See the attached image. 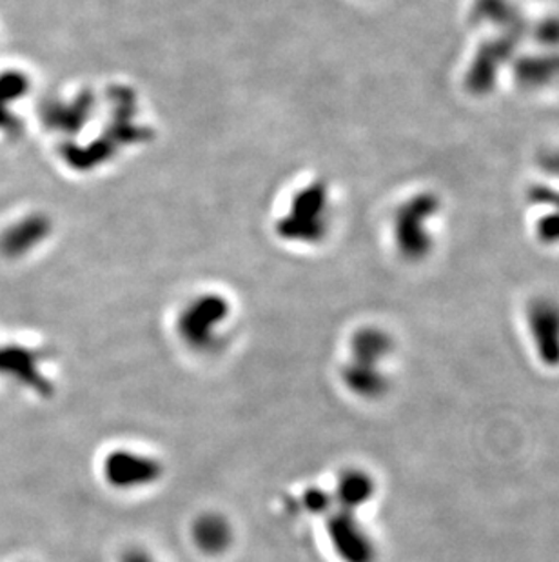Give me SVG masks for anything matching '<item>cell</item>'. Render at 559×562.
Listing matches in <instances>:
<instances>
[{"label":"cell","instance_id":"6","mask_svg":"<svg viewBox=\"0 0 559 562\" xmlns=\"http://www.w3.org/2000/svg\"><path fill=\"white\" fill-rule=\"evenodd\" d=\"M342 381L349 392L367 401L380 398L389 390V376L381 372L380 367L353 359L343 368Z\"/></svg>","mask_w":559,"mask_h":562},{"label":"cell","instance_id":"5","mask_svg":"<svg viewBox=\"0 0 559 562\" xmlns=\"http://www.w3.org/2000/svg\"><path fill=\"white\" fill-rule=\"evenodd\" d=\"M376 494L375 479L360 468H349L340 475L336 483L333 501L336 508L358 512L369 504Z\"/></svg>","mask_w":559,"mask_h":562},{"label":"cell","instance_id":"8","mask_svg":"<svg viewBox=\"0 0 559 562\" xmlns=\"http://www.w3.org/2000/svg\"><path fill=\"white\" fill-rule=\"evenodd\" d=\"M391 345L386 335L380 331H362L353 340V361L365 362V364H375L380 367L384 359L389 356Z\"/></svg>","mask_w":559,"mask_h":562},{"label":"cell","instance_id":"4","mask_svg":"<svg viewBox=\"0 0 559 562\" xmlns=\"http://www.w3.org/2000/svg\"><path fill=\"white\" fill-rule=\"evenodd\" d=\"M0 373L11 375L24 386L32 387L43 397H49L54 393V386L41 372V359L37 353L24 348L11 346L8 350H0Z\"/></svg>","mask_w":559,"mask_h":562},{"label":"cell","instance_id":"10","mask_svg":"<svg viewBox=\"0 0 559 562\" xmlns=\"http://www.w3.org/2000/svg\"><path fill=\"white\" fill-rule=\"evenodd\" d=\"M121 562H159L157 559L151 555V553L146 552L142 548H129L126 552L122 553Z\"/></svg>","mask_w":559,"mask_h":562},{"label":"cell","instance_id":"7","mask_svg":"<svg viewBox=\"0 0 559 562\" xmlns=\"http://www.w3.org/2000/svg\"><path fill=\"white\" fill-rule=\"evenodd\" d=\"M193 541L206 555H220L232 544V526L220 514H204L193 525Z\"/></svg>","mask_w":559,"mask_h":562},{"label":"cell","instance_id":"1","mask_svg":"<svg viewBox=\"0 0 559 562\" xmlns=\"http://www.w3.org/2000/svg\"><path fill=\"white\" fill-rule=\"evenodd\" d=\"M229 317V304L218 295H202L180 313L179 334L185 345L196 351H206L218 339V329Z\"/></svg>","mask_w":559,"mask_h":562},{"label":"cell","instance_id":"9","mask_svg":"<svg viewBox=\"0 0 559 562\" xmlns=\"http://www.w3.org/2000/svg\"><path fill=\"white\" fill-rule=\"evenodd\" d=\"M304 508L312 515L329 514L333 509V495L320 488H309L301 495Z\"/></svg>","mask_w":559,"mask_h":562},{"label":"cell","instance_id":"2","mask_svg":"<svg viewBox=\"0 0 559 562\" xmlns=\"http://www.w3.org/2000/svg\"><path fill=\"white\" fill-rule=\"evenodd\" d=\"M329 541L343 562H376L378 548L367 528L360 522L356 512L336 508L328 517Z\"/></svg>","mask_w":559,"mask_h":562},{"label":"cell","instance_id":"3","mask_svg":"<svg viewBox=\"0 0 559 562\" xmlns=\"http://www.w3.org/2000/svg\"><path fill=\"white\" fill-rule=\"evenodd\" d=\"M164 467L155 457L133 450H116L106 457L104 477L116 490H138L159 483Z\"/></svg>","mask_w":559,"mask_h":562}]
</instances>
